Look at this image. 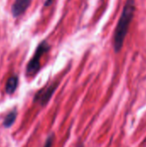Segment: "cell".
<instances>
[{
    "mask_svg": "<svg viewBox=\"0 0 146 147\" xmlns=\"http://www.w3.org/2000/svg\"><path fill=\"white\" fill-rule=\"evenodd\" d=\"M17 109L16 108H14L12 110H10L4 117L3 121V126L5 128H9L13 126V124L15 123L16 118H17Z\"/></svg>",
    "mask_w": 146,
    "mask_h": 147,
    "instance_id": "8992f818",
    "label": "cell"
},
{
    "mask_svg": "<svg viewBox=\"0 0 146 147\" xmlns=\"http://www.w3.org/2000/svg\"><path fill=\"white\" fill-rule=\"evenodd\" d=\"M49 50H50V46L46 40L40 43V45L37 47L35 50L34 56L32 57L30 61L28 63V65L26 68V73L28 76L33 77L35 74H37V72L40 69V59L42 56L45 53H46Z\"/></svg>",
    "mask_w": 146,
    "mask_h": 147,
    "instance_id": "7a4b0ae2",
    "label": "cell"
},
{
    "mask_svg": "<svg viewBox=\"0 0 146 147\" xmlns=\"http://www.w3.org/2000/svg\"><path fill=\"white\" fill-rule=\"evenodd\" d=\"M135 12V1L134 0H127L120 20L118 22L117 27L114 34V47L116 53L120 52L123 47L124 40L128 32L130 24L133 21Z\"/></svg>",
    "mask_w": 146,
    "mask_h": 147,
    "instance_id": "6da1fadb",
    "label": "cell"
},
{
    "mask_svg": "<svg viewBox=\"0 0 146 147\" xmlns=\"http://www.w3.org/2000/svg\"><path fill=\"white\" fill-rule=\"evenodd\" d=\"M77 147H83V144H81V145H79V146H77Z\"/></svg>",
    "mask_w": 146,
    "mask_h": 147,
    "instance_id": "9c48e42d",
    "label": "cell"
},
{
    "mask_svg": "<svg viewBox=\"0 0 146 147\" xmlns=\"http://www.w3.org/2000/svg\"><path fill=\"white\" fill-rule=\"evenodd\" d=\"M58 84V83H52L50 85L38 90L34 96V103H37L41 107H45L49 102L50 99L54 94V91L59 86Z\"/></svg>",
    "mask_w": 146,
    "mask_h": 147,
    "instance_id": "3957f363",
    "label": "cell"
},
{
    "mask_svg": "<svg viewBox=\"0 0 146 147\" xmlns=\"http://www.w3.org/2000/svg\"><path fill=\"white\" fill-rule=\"evenodd\" d=\"M32 0H15L11 7V13L14 17L22 16L29 7Z\"/></svg>",
    "mask_w": 146,
    "mask_h": 147,
    "instance_id": "277c9868",
    "label": "cell"
},
{
    "mask_svg": "<svg viewBox=\"0 0 146 147\" xmlns=\"http://www.w3.org/2000/svg\"><path fill=\"white\" fill-rule=\"evenodd\" d=\"M18 82H19V78H18V77L16 75L10 76L8 78V80H7V82L5 84V87H4L5 93L8 94V95L13 94L17 89Z\"/></svg>",
    "mask_w": 146,
    "mask_h": 147,
    "instance_id": "5b68a950",
    "label": "cell"
},
{
    "mask_svg": "<svg viewBox=\"0 0 146 147\" xmlns=\"http://www.w3.org/2000/svg\"><path fill=\"white\" fill-rule=\"evenodd\" d=\"M53 140H54V134H50V135L47 137V139H46V143H45V145H44V147L52 146Z\"/></svg>",
    "mask_w": 146,
    "mask_h": 147,
    "instance_id": "52a82bcc",
    "label": "cell"
},
{
    "mask_svg": "<svg viewBox=\"0 0 146 147\" xmlns=\"http://www.w3.org/2000/svg\"><path fill=\"white\" fill-rule=\"evenodd\" d=\"M54 0H45V3H44V5L45 6H49Z\"/></svg>",
    "mask_w": 146,
    "mask_h": 147,
    "instance_id": "ba28073f",
    "label": "cell"
}]
</instances>
